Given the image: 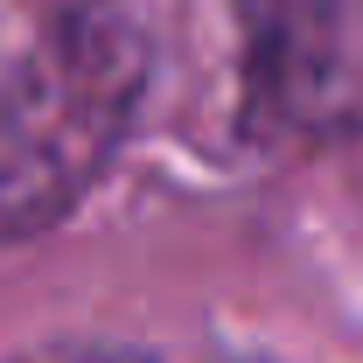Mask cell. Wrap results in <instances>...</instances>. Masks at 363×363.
<instances>
[{"mask_svg":"<svg viewBox=\"0 0 363 363\" xmlns=\"http://www.w3.org/2000/svg\"><path fill=\"white\" fill-rule=\"evenodd\" d=\"M133 28L105 14H70L43 43L28 77L0 105V238L56 224L91 189L119 119L133 112Z\"/></svg>","mask_w":363,"mask_h":363,"instance_id":"1","label":"cell"},{"mask_svg":"<svg viewBox=\"0 0 363 363\" xmlns=\"http://www.w3.org/2000/svg\"><path fill=\"white\" fill-rule=\"evenodd\" d=\"M230 7H238V21H245L259 84H272V91H301L308 84L335 0H230Z\"/></svg>","mask_w":363,"mask_h":363,"instance_id":"2","label":"cell"},{"mask_svg":"<svg viewBox=\"0 0 363 363\" xmlns=\"http://www.w3.org/2000/svg\"><path fill=\"white\" fill-rule=\"evenodd\" d=\"M28 363H161L147 357V350H112V342H56V350H43V357Z\"/></svg>","mask_w":363,"mask_h":363,"instance_id":"3","label":"cell"}]
</instances>
